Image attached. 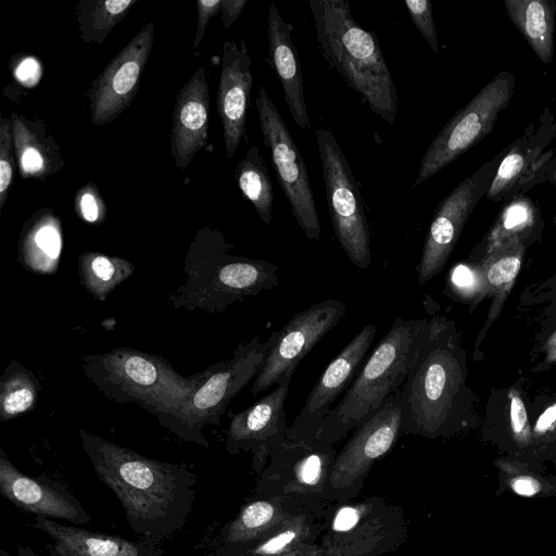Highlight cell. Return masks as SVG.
Segmentation results:
<instances>
[{
  "instance_id": "cell-1",
  "label": "cell",
  "mask_w": 556,
  "mask_h": 556,
  "mask_svg": "<svg viewBox=\"0 0 556 556\" xmlns=\"http://www.w3.org/2000/svg\"><path fill=\"white\" fill-rule=\"evenodd\" d=\"M79 437L94 472L117 496L137 535L153 546L182 529L198 482L189 467L146 457L84 429Z\"/></svg>"
},
{
  "instance_id": "cell-2",
  "label": "cell",
  "mask_w": 556,
  "mask_h": 556,
  "mask_svg": "<svg viewBox=\"0 0 556 556\" xmlns=\"http://www.w3.org/2000/svg\"><path fill=\"white\" fill-rule=\"evenodd\" d=\"M318 49L369 109L392 125L399 93L376 34L353 17L345 0H311Z\"/></svg>"
},
{
  "instance_id": "cell-3",
  "label": "cell",
  "mask_w": 556,
  "mask_h": 556,
  "mask_svg": "<svg viewBox=\"0 0 556 556\" xmlns=\"http://www.w3.org/2000/svg\"><path fill=\"white\" fill-rule=\"evenodd\" d=\"M214 228H200L185 260V285L168 299L173 308L222 313L235 302L278 286L279 268L265 260L237 256Z\"/></svg>"
},
{
  "instance_id": "cell-4",
  "label": "cell",
  "mask_w": 556,
  "mask_h": 556,
  "mask_svg": "<svg viewBox=\"0 0 556 556\" xmlns=\"http://www.w3.org/2000/svg\"><path fill=\"white\" fill-rule=\"evenodd\" d=\"M464 383L463 359L439 319L427 323L404 384L397 391L401 433L437 438L448 432Z\"/></svg>"
},
{
  "instance_id": "cell-5",
  "label": "cell",
  "mask_w": 556,
  "mask_h": 556,
  "mask_svg": "<svg viewBox=\"0 0 556 556\" xmlns=\"http://www.w3.org/2000/svg\"><path fill=\"white\" fill-rule=\"evenodd\" d=\"M427 323V319L395 318L340 402L324 420L314 443L336 444L401 389Z\"/></svg>"
},
{
  "instance_id": "cell-6",
  "label": "cell",
  "mask_w": 556,
  "mask_h": 556,
  "mask_svg": "<svg viewBox=\"0 0 556 556\" xmlns=\"http://www.w3.org/2000/svg\"><path fill=\"white\" fill-rule=\"evenodd\" d=\"M80 364L88 380L105 397L136 404L155 416L176 408L210 371L206 368L181 376L167 359L131 348L81 355Z\"/></svg>"
},
{
  "instance_id": "cell-7",
  "label": "cell",
  "mask_w": 556,
  "mask_h": 556,
  "mask_svg": "<svg viewBox=\"0 0 556 556\" xmlns=\"http://www.w3.org/2000/svg\"><path fill=\"white\" fill-rule=\"evenodd\" d=\"M265 353L258 337L239 344L230 359L208 367L206 378L176 408L155 416L157 422L179 439L207 448L204 427L220 424L230 401L258 374Z\"/></svg>"
},
{
  "instance_id": "cell-8",
  "label": "cell",
  "mask_w": 556,
  "mask_h": 556,
  "mask_svg": "<svg viewBox=\"0 0 556 556\" xmlns=\"http://www.w3.org/2000/svg\"><path fill=\"white\" fill-rule=\"evenodd\" d=\"M404 511L378 496L330 504L318 556H380L406 541Z\"/></svg>"
},
{
  "instance_id": "cell-9",
  "label": "cell",
  "mask_w": 556,
  "mask_h": 556,
  "mask_svg": "<svg viewBox=\"0 0 556 556\" xmlns=\"http://www.w3.org/2000/svg\"><path fill=\"white\" fill-rule=\"evenodd\" d=\"M315 136L334 235L351 262L366 269L371 262L370 230L362 194L331 130L319 127Z\"/></svg>"
},
{
  "instance_id": "cell-10",
  "label": "cell",
  "mask_w": 556,
  "mask_h": 556,
  "mask_svg": "<svg viewBox=\"0 0 556 556\" xmlns=\"http://www.w3.org/2000/svg\"><path fill=\"white\" fill-rule=\"evenodd\" d=\"M514 76L493 77L446 123L426 150L414 187L438 174L490 134L514 92Z\"/></svg>"
},
{
  "instance_id": "cell-11",
  "label": "cell",
  "mask_w": 556,
  "mask_h": 556,
  "mask_svg": "<svg viewBox=\"0 0 556 556\" xmlns=\"http://www.w3.org/2000/svg\"><path fill=\"white\" fill-rule=\"evenodd\" d=\"M402 426L397 392L354 431L331 466L325 498L345 503L358 495L372 465L395 445Z\"/></svg>"
},
{
  "instance_id": "cell-12",
  "label": "cell",
  "mask_w": 556,
  "mask_h": 556,
  "mask_svg": "<svg viewBox=\"0 0 556 556\" xmlns=\"http://www.w3.org/2000/svg\"><path fill=\"white\" fill-rule=\"evenodd\" d=\"M256 109L264 143L269 149L278 182L293 217L307 239L318 240L321 227L308 170L289 128L264 87L258 90Z\"/></svg>"
},
{
  "instance_id": "cell-13",
  "label": "cell",
  "mask_w": 556,
  "mask_h": 556,
  "mask_svg": "<svg viewBox=\"0 0 556 556\" xmlns=\"http://www.w3.org/2000/svg\"><path fill=\"white\" fill-rule=\"evenodd\" d=\"M346 306L340 300L327 299L294 314L267 341L263 364L251 389L252 395L278 384L292 376L303 357L345 315Z\"/></svg>"
},
{
  "instance_id": "cell-14",
  "label": "cell",
  "mask_w": 556,
  "mask_h": 556,
  "mask_svg": "<svg viewBox=\"0 0 556 556\" xmlns=\"http://www.w3.org/2000/svg\"><path fill=\"white\" fill-rule=\"evenodd\" d=\"M336 456L333 445L285 440L271 451L254 493L261 496H295L329 504L325 495Z\"/></svg>"
},
{
  "instance_id": "cell-15",
  "label": "cell",
  "mask_w": 556,
  "mask_h": 556,
  "mask_svg": "<svg viewBox=\"0 0 556 556\" xmlns=\"http://www.w3.org/2000/svg\"><path fill=\"white\" fill-rule=\"evenodd\" d=\"M377 329L368 324L344 346L324 370L304 406L288 428L286 440L314 442L333 402L345 392L367 358Z\"/></svg>"
},
{
  "instance_id": "cell-16",
  "label": "cell",
  "mask_w": 556,
  "mask_h": 556,
  "mask_svg": "<svg viewBox=\"0 0 556 556\" xmlns=\"http://www.w3.org/2000/svg\"><path fill=\"white\" fill-rule=\"evenodd\" d=\"M153 35L154 26L150 22L92 80L87 94L93 125L104 126L112 123L131 104L151 54Z\"/></svg>"
},
{
  "instance_id": "cell-17",
  "label": "cell",
  "mask_w": 556,
  "mask_h": 556,
  "mask_svg": "<svg viewBox=\"0 0 556 556\" xmlns=\"http://www.w3.org/2000/svg\"><path fill=\"white\" fill-rule=\"evenodd\" d=\"M292 376L276 384L274 391L231 417L226 433V451L230 455L252 454V470L260 476L271 451L286 440L288 426L285 402Z\"/></svg>"
},
{
  "instance_id": "cell-18",
  "label": "cell",
  "mask_w": 556,
  "mask_h": 556,
  "mask_svg": "<svg viewBox=\"0 0 556 556\" xmlns=\"http://www.w3.org/2000/svg\"><path fill=\"white\" fill-rule=\"evenodd\" d=\"M491 181L481 168L466 177L438 205L416 267L419 285L426 283L443 269L466 220Z\"/></svg>"
},
{
  "instance_id": "cell-19",
  "label": "cell",
  "mask_w": 556,
  "mask_h": 556,
  "mask_svg": "<svg viewBox=\"0 0 556 556\" xmlns=\"http://www.w3.org/2000/svg\"><path fill=\"white\" fill-rule=\"evenodd\" d=\"M1 495L21 510L49 519L86 525L91 516L80 501L60 482L20 471L0 448Z\"/></svg>"
},
{
  "instance_id": "cell-20",
  "label": "cell",
  "mask_w": 556,
  "mask_h": 556,
  "mask_svg": "<svg viewBox=\"0 0 556 556\" xmlns=\"http://www.w3.org/2000/svg\"><path fill=\"white\" fill-rule=\"evenodd\" d=\"M222 71L216 97L226 156L231 159L247 138L245 118L252 88V61L244 40H226L222 51Z\"/></svg>"
},
{
  "instance_id": "cell-21",
  "label": "cell",
  "mask_w": 556,
  "mask_h": 556,
  "mask_svg": "<svg viewBox=\"0 0 556 556\" xmlns=\"http://www.w3.org/2000/svg\"><path fill=\"white\" fill-rule=\"evenodd\" d=\"M210 106L206 74L199 67L178 91L173 111L170 151L180 170L206 146Z\"/></svg>"
},
{
  "instance_id": "cell-22",
  "label": "cell",
  "mask_w": 556,
  "mask_h": 556,
  "mask_svg": "<svg viewBox=\"0 0 556 556\" xmlns=\"http://www.w3.org/2000/svg\"><path fill=\"white\" fill-rule=\"evenodd\" d=\"M329 505L295 496L255 495L241 506L230 521L220 528L219 547H231L253 542L299 514L325 509Z\"/></svg>"
},
{
  "instance_id": "cell-23",
  "label": "cell",
  "mask_w": 556,
  "mask_h": 556,
  "mask_svg": "<svg viewBox=\"0 0 556 556\" xmlns=\"http://www.w3.org/2000/svg\"><path fill=\"white\" fill-rule=\"evenodd\" d=\"M267 36L269 42V63L278 77L285 101L293 122L303 130L311 129L312 124L303 89V76L300 56L292 41L291 25L270 4L267 13Z\"/></svg>"
},
{
  "instance_id": "cell-24",
  "label": "cell",
  "mask_w": 556,
  "mask_h": 556,
  "mask_svg": "<svg viewBox=\"0 0 556 556\" xmlns=\"http://www.w3.org/2000/svg\"><path fill=\"white\" fill-rule=\"evenodd\" d=\"M30 526L53 540L46 546L50 556H141L156 552L149 544L62 525L42 516H35Z\"/></svg>"
},
{
  "instance_id": "cell-25",
  "label": "cell",
  "mask_w": 556,
  "mask_h": 556,
  "mask_svg": "<svg viewBox=\"0 0 556 556\" xmlns=\"http://www.w3.org/2000/svg\"><path fill=\"white\" fill-rule=\"evenodd\" d=\"M328 507L299 514L253 542L218 547L212 556H285L311 551L325 530Z\"/></svg>"
},
{
  "instance_id": "cell-26",
  "label": "cell",
  "mask_w": 556,
  "mask_h": 556,
  "mask_svg": "<svg viewBox=\"0 0 556 556\" xmlns=\"http://www.w3.org/2000/svg\"><path fill=\"white\" fill-rule=\"evenodd\" d=\"M12 135L18 174L23 179L45 180L65 165L53 136L42 121L12 113Z\"/></svg>"
},
{
  "instance_id": "cell-27",
  "label": "cell",
  "mask_w": 556,
  "mask_h": 556,
  "mask_svg": "<svg viewBox=\"0 0 556 556\" xmlns=\"http://www.w3.org/2000/svg\"><path fill=\"white\" fill-rule=\"evenodd\" d=\"M62 223L51 207L33 213L24 223L17 243L21 265L39 275L56 273L62 254Z\"/></svg>"
},
{
  "instance_id": "cell-28",
  "label": "cell",
  "mask_w": 556,
  "mask_h": 556,
  "mask_svg": "<svg viewBox=\"0 0 556 556\" xmlns=\"http://www.w3.org/2000/svg\"><path fill=\"white\" fill-rule=\"evenodd\" d=\"M504 5L539 60L551 63L554 54V3L547 0H504Z\"/></svg>"
},
{
  "instance_id": "cell-29",
  "label": "cell",
  "mask_w": 556,
  "mask_h": 556,
  "mask_svg": "<svg viewBox=\"0 0 556 556\" xmlns=\"http://www.w3.org/2000/svg\"><path fill=\"white\" fill-rule=\"evenodd\" d=\"M522 239L514 237L489 248L486 255L478 264L486 292L494 300L491 317L496 318L503 302L510 291L521 268L523 258Z\"/></svg>"
},
{
  "instance_id": "cell-30",
  "label": "cell",
  "mask_w": 556,
  "mask_h": 556,
  "mask_svg": "<svg viewBox=\"0 0 556 556\" xmlns=\"http://www.w3.org/2000/svg\"><path fill=\"white\" fill-rule=\"evenodd\" d=\"M134 271V264L119 256L84 252L78 257L80 282L98 301H104Z\"/></svg>"
},
{
  "instance_id": "cell-31",
  "label": "cell",
  "mask_w": 556,
  "mask_h": 556,
  "mask_svg": "<svg viewBox=\"0 0 556 556\" xmlns=\"http://www.w3.org/2000/svg\"><path fill=\"white\" fill-rule=\"evenodd\" d=\"M236 179L241 193L253 204L258 217L269 225L273 220L274 189L257 146H251L239 162Z\"/></svg>"
},
{
  "instance_id": "cell-32",
  "label": "cell",
  "mask_w": 556,
  "mask_h": 556,
  "mask_svg": "<svg viewBox=\"0 0 556 556\" xmlns=\"http://www.w3.org/2000/svg\"><path fill=\"white\" fill-rule=\"evenodd\" d=\"M39 389L36 375L12 359L0 377V418L8 421L33 410Z\"/></svg>"
},
{
  "instance_id": "cell-33",
  "label": "cell",
  "mask_w": 556,
  "mask_h": 556,
  "mask_svg": "<svg viewBox=\"0 0 556 556\" xmlns=\"http://www.w3.org/2000/svg\"><path fill=\"white\" fill-rule=\"evenodd\" d=\"M136 3L137 0H80L76 7L80 38L86 43L102 45Z\"/></svg>"
},
{
  "instance_id": "cell-34",
  "label": "cell",
  "mask_w": 556,
  "mask_h": 556,
  "mask_svg": "<svg viewBox=\"0 0 556 556\" xmlns=\"http://www.w3.org/2000/svg\"><path fill=\"white\" fill-rule=\"evenodd\" d=\"M535 219L536 212L529 199L521 197L510 201L502 211L490 233L488 248L514 237L522 239V235L530 231Z\"/></svg>"
},
{
  "instance_id": "cell-35",
  "label": "cell",
  "mask_w": 556,
  "mask_h": 556,
  "mask_svg": "<svg viewBox=\"0 0 556 556\" xmlns=\"http://www.w3.org/2000/svg\"><path fill=\"white\" fill-rule=\"evenodd\" d=\"M540 148L531 149L527 147L526 140H519L514 148L504 156L495 170L492 179L488 198L498 201L504 193H509L513 187L521 179L530 166V155Z\"/></svg>"
},
{
  "instance_id": "cell-36",
  "label": "cell",
  "mask_w": 556,
  "mask_h": 556,
  "mask_svg": "<svg viewBox=\"0 0 556 556\" xmlns=\"http://www.w3.org/2000/svg\"><path fill=\"white\" fill-rule=\"evenodd\" d=\"M494 464L501 471L505 486L519 496H547L556 493L555 484L522 464L506 459H497Z\"/></svg>"
},
{
  "instance_id": "cell-37",
  "label": "cell",
  "mask_w": 556,
  "mask_h": 556,
  "mask_svg": "<svg viewBox=\"0 0 556 556\" xmlns=\"http://www.w3.org/2000/svg\"><path fill=\"white\" fill-rule=\"evenodd\" d=\"M15 151L12 135V122L0 117V212L11 190L15 174Z\"/></svg>"
},
{
  "instance_id": "cell-38",
  "label": "cell",
  "mask_w": 556,
  "mask_h": 556,
  "mask_svg": "<svg viewBox=\"0 0 556 556\" xmlns=\"http://www.w3.org/2000/svg\"><path fill=\"white\" fill-rule=\"evenodd\" d=\"M451 293L462 300L480 299L486 292L484 280L478 265H455L448 276Z\"/></svg>"
},
{
  "instance_id": "cell-39",
  "label": "cell",
  "mask_w": 556,
  "mask_h": 556,
  "mask_svg": "<svg viewBox=\"0 0 556 556\" xmlns=\"http://www.w3.org/2000/svg\"><path fill=\"white\" fill-rule=\"evenodd\" d=\"M74 210L88 224L99 225L105 220L106 205L96 184L89 181L76 191Z\"/></svg>"
},
{
  "instance_id": "cell-40",
  "label": "cell",
  "mask_w": 556,
  "mask_h": 556,
  "mask_svg": "<svg viewBox=\"0 0 556 556\" xmlns=\"http://www.w3.org/2000/svg\"><path fill=\"white\" fill-rule=\"evenodd\" d=\"M410 20L433 52L439 51L438 34L433 22L432 2L430 0H406Z\"/></svg>"
},
{
  "instance_id": "cell-41",
  "label": "cell",
  "mask_w": 556,
  "mask_h": 556,
  "mask_svg": "<svg viewBox=\"0 0 556 556\" xmlns=\"http://www.w3.org/2000/svg\"><path fill=\"white\" fill-rule=\"evenodd\" d=\"M510 428L515 442L525 447L530 443L531 431L525 403L516 389L508 393Z\"/></svg>"
},
{
  "instance_id": "cell-42",
  "label": "cell",
  "mask_w": 556,
  "mask_h": 556,
  "mask_svg": "<svg viewBox=\"0 0 556 556\" xmlns=\"http://www.w3.org/2000/svg\"><path fill=\"white\" fill-rule=\"evenodd\" d=\"M222 0H198L197 1V30L192 41L193 48L198 49L205 34L208 22L220 12Z\"/></svg>"
},
{
  "instance_id": "cell-43",
  "label": "cell",
  "mask_w": 556,
  "mask_h": 556,
  "mask_svg": "<svg viewBox=\"0 0 556 556\" xmlns=\"http://www.w3.org/2000/svg\"><path fill=\"white\" fill-rule=\"evenodd\" d=\"M248 0H222V21L225 29H229L239 18Z\"/></svg>"
},
{
  "instance_id": "cell-44",
  "label": "cell",
  "mask_w": 556,
  "mask_h": 556,
  "mask_svg": "<svg viewBox=\"0 0 556 556\" xmlns=\"http://www.w3.org/2000/svg\"><path fill=\"white\" fill-rule=\"evenodd\" d=\"M556 425V403L547 407L542 415L539 417V419L535 422L534 426V433L536 435H543L551 431Z\"/></svg>"
},
{
  "instance_id": "cell-45",
  "label": "cell",
  "mask_w": 556,
  "mask_h": 556,
  "mask_svg": "<svg viewBox=\"0 0 556 556\" xmlns=\"http://www.w3.org/2000/svg\"><path fill=\"white\" fill-rule=\"evenodd\" d=\"M545 355L547 363L556 362V332L551 336L545 344Z\"/></svg>"
},
{
  "instance_id": "cell-46",
  "label": "cell",
  "mask_w": 556,
  "mask_h": 556,
  "mask_svg": "<svg viewBox=\"0 0 556 556\" xmlns=\"http://www.w3.org/2000/svg\"><path fill=\"white\" fill-rule=\"evenodd\" d=\"M29 549L23 546L17 547V554L15 556H28ZM0 556H13L12 554L5 552L4 549H0Z\"/></svg>"
},
{
  "instance_id": "cell-47",
  "label": "cell",
  "mask_w": 556,
  "mask_h": 556,
  "mask_svg": "<svg viewBox=\"0 0 556 556\" xmlns=\"http://www.w3.org/2000/svg\"><path fill=\"white\" fill-rule=\"evenodd\" d=\"M318 553H319V546L317 545L315 548H313L311 551L300 552V553H295V554H289V555H285V556H318Z\"/></svg>"
},
{
  "instance_id": "cell-48",
  "label": "cell",
  "mask_w": 556,
  "mask_h": 556,
  "mask_svg": "<svg viewBox=\"0 0 556 556\" xmlns=\"http://www.w3.org/2000/svg\"><path fill=\"white\" fill-rule=\"evenodd\" d=\"M141 556H161V555L157 552H154V553L146 554V555H141Z\"/></svg>"
},
{
  "instance_id": "cell-49",
  "label": "cell",
  "mask_w": 556,
  "mask_h": 556,
  "mask_svg": "<svg viewBox=\"0 0 556 556\" xmlns=\"http://www.w3.org/2000/svg\"><path fill=\"white\" fill-rule=\"evenodd\" d=\"M555 464H556V462H555Z\"/></svg>"
}]
</instances>
